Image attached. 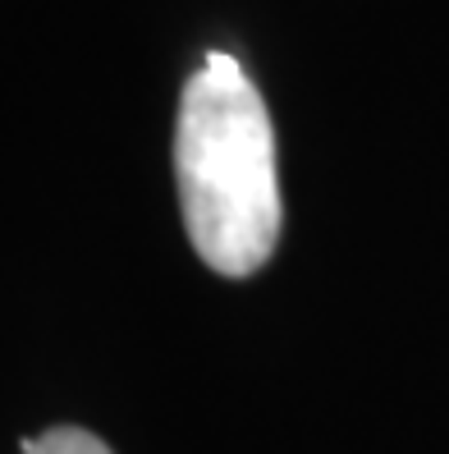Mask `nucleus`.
Wrapping results in <instances>:
<instances>
[{
	"instance_id": "obj_1",
	"label": "nucleus",
	"mask_w": 449,
	"mask_h": 454,
	"mask_svg": "<svg viewBox=\"0 0 449 454\" xmlns=\"http://www.w3.org/2000/svg\"><path fill=\"white\" fill-rule=\"evenodd\" d=\"M174 175L197 257L234 280L261 271L280 239L275 133L252 78L225 51L183 83Z\"/></svg>"
},
{
	"instance_id": "obj_2",
	"label": "nucleus",
	"mask_w": 449,
	"mask_h": 454,
	"mask_svg": "<svg viewBox=\"0 0 449 454\" xmlns=\"http://www.w3.org/2000/svg\"><path fill=\"white\" fill-rule=\"evenodd\" d=\"M23 454H111L92 432H78V427H56L37 441L23 445Z\"/></svg>"
}]
</instances>
